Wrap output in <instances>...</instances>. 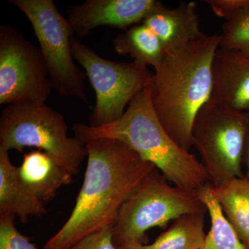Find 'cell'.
<instances>
[{"instance_id":"obj_1","label":"cell","mask_w":249,"mask_h":249,"mask_svg":"<svg viewBox=\"0 0 249 249\" xmlns=\"http://www.w3.org/2000/svg\"><path fill=\"white\" fill-rule=\"evenodd\" d=\"M85 147L88 165L76 204L44 249H69L103 228L114 227L124 201L157 168L119 141L95 139Z\"/></svg>"},{"instance_id":"obj_2","label":"cell","mask_w":249,"mask_h":249,"mask_svg":"<svg viewBox=\"0 0 249 249\" xmlns=\"http://www.w3.org/2000/svg\"><path fill=\"white\" fill-rule=\"evenodd\" d=\"M220 35H203L173 52L155 69L149 88L152 106L166 132L181 148L193 147L192 130L212 91V64Z\"/></svg>"},{"instance_id":"obj_3","label":"cell","mask_w":249,"mask_h":249,"mask_svg":"<svg viewBox=\"0 0 249 249\" xmlns=\"http://www.w3.org/2000/svg\"><path fill=\"white\" fill-rule=\"evenodd\" d=\"M73 130L85 145L98 139L124 142L178 188L198 192L210 183L201 161L181 148L162 125L152 106L149 87L136 95L117 121L99 127L78 123Z\"/></svg>"},{"instance_id":"obj_4","label":"cell","mask_w":249,"mask_h":249,"mask_svg":"<svg viewBox=\"0 0 249 249\" xmlns=\"http://www.w3.org/2000/svg\"><path fill=\"white\" fill-rule=\"evenodd\" d=\"M67 130L65 117L45 103L8 106L0 116V149L23 152L26 147H36L73 176L88 152L76 137H69Z\"/></svg>"},{"instance_id":"obj_5","label":"cell","mask_w":249,"mask_h":249,"mask_svg":"<svg viewBox=\"0 0 249 249\" xmlns=\"http://www.w3.org/2000/svg\"><path fill=\"white\" fill-rule=\"evenodd\" d=\"M208 212L199 191L170 186L157 168L141 181L119 211L113 227L114 245L139 242L145 245V232L152 228H165L183 214Z\"/></svg>"},{"instance_id":"obj_6","label":"cell","mask_w":249,"mask_h":249,"mask_svg":"<svg viewBox=\"0 0 249 249\" xmlns=\"http://www.w3.org/2000/svg\"><path fill=\"white\" fill-rule=\"evenodd\" d=\"M30 22L48 69L52 89L59 96L89 104L85 88L87 75L73 62L74 32L53 0H9Z\"/></svg>"},{"instance_id":"obj_7","label":"cell","mask_w":249,"mask_h":249,"mask_svg":"<svg viewBox=\"0 0 249 249\" xmlns=\"http://www.w3.org/2000/svg\"><path fill=\"white\" fill-rule=\"evenodd\" d=\"M248 122L247 112L230 110L210 101L198 112L192 142L213 188L231 178H243L242 163Z\"/></svg>"},{"instance_id":"obj_8","label":"cell","mask_w":249,"mask_h":249,"mask_svg":"<svg viewBox=\"0 0 249 249\" xmlns=\"http://www.w3.org/2000/svg\"><path fill=\"white\" fill-rule=\"evenodd\" d=\"M73 58L85 69L96 93L89 125L99 127L120 119L136 95L151 84L154 73L135 62L107 60L73 37Z\"/></svg>"},{"instance_id":"obj_9","label":"cell","mask_w":249,"mask_h":249,"mask_svg":"<svg viewBox=\"0 0 249 249\" xmlns=\"http://www.w3.org/2000/svg\"><path fill=\"white\" fill-rule=\"evenodd\" d=\"M52 85L40 48L20 31L0 27V105L45 103Z\"/></svg>"},{"instance_id":"obj_10","label":"cell","mask_w":249,"mask_h":249,"mask_svg":"<svg viewBox=\"0 0 249 249\" xmlns=\"http://www.w3.org/2000/svg\"><path fill=\"white\" fill-rule=\"evenodd\" d=\"M160 4L156 0H88L70 6L67 18L74 34L83 38L97 27L126 29L142 23Z\"/></svg>"},{"instance_id":"obj_11","label":"cell","mask_w":249,"mask_h":249,"mask_svg":"<svg viewBox=\"0 0 249 249\" xmlns=\"http://www.w3.org/2000/svg\"><path fill=\"white\" fill-rule=\"evenodd\" d=\"M212 91L209 101L226 109L249 111V58L219 48L212 64Z\"/></svg>"},{"instance_id":"obj_12","label":"cell","mask_w":249,"mask_h":249,"mask_svg":"<svg viewBox=\"0 0 249 249\" xmlns=\"http://www.w3.org/2000/svg\"><path fill=\"white\" fill-rule=\"evenodd\" d=\"M142 24L160 39L165 53L204 35L199 29L197 4L194 1L182 2L175 9L166 7L161 3Z\"/></svg>"},{"instance_id":"obj_13","label":"cell","mask_w":249,"mask_h":249,"mask_svg":"<svg viewBox=\"0 0 249 249\" xmlns=\"http://www.w3.org/2000/svg\"><path fill=\"white\" fill-rule=\"evenodd\" d=\"M18 175L26 189L44 204L53 199L62 186L71 183L73 177L52 156L40 150L24 155Z\"/></svg>"},{"instance_id":"obj_14","label":"cell","mask_w":249,"mask_h":249,"mask_svg":"<svg viewBox=\"0 0 249 249\" xmlns=\"http://www.w3.org/2000/svg\"><path fill=\"white\" fill-rule=\"evenodd\" d=\"M47 213L45 204L21 183L18 167L11 163L9 152L0 149V216H14L26 223L29 217H41Z\"/></svg>"},{"instance_id":"obj_15","label":"cell","mask_w":249,"mask_h":249,"mask_svg":"<svg viewBox=\"0 0 249 249\" xmlns=\"http://www.w3.org/2000/svg\"><path fill=\"white\" fill-rule=\"evenodd\" d=\"M213 194L224 215L246 247L249 245V178H231L217 188Z\"/></svg>"},{"instance_id":"obj_16","label":"cell","mask_w":249,"mask_h":249,"mask_svg":"<svg viewBox=\"0 0 249 249\" xmlns=\"http://www.w3.org/2000/svg\"><path fill=\"white\" fill-rule=\"evenodd\" d=\"M114 49L121 55H130L142 66L158 67L165 55L160 39L143 24L129 28L114 40Z\"/></svg>"},{"instance_id":"obj_17","label":"cell","mask_w":249,"mask_h":249,"mask_svg":"<svg viewBox=\"0 0 249 249\" xmlns=\"http://www.w3.org/2000/svg\"><path fill=\"white\" fill-rule=\"evenodd\" d=\"M205 214H183L144 249H201L206 240Z\"/></svg>"},{"instance_id":"obj_18","label":"cell","mask_w":249,"mask_h":249,"mask_svg":"<svg viewBox=\"0 0 249 249\" xmlns=\"http://www.w3.org/2000/svg\"><path fill=\"white\" fill-rule=\"evenodd\" d=\"M211 218V227L201 249H247L223 213L211 184L199 191Z\"/></svg>"},{"instance_id":"obj_19","label":"cell","mask_w":249,"mask_h":249,"mask_svg":"<svg viewBox=\"0 0 249 249\" xmlns=\"http://www.w3.org/2000/svg\"><path fill=\"white\" fill-rule=\"evenodd\" d=\"M219 48L236 51L249 58V9L223 24Z\"/></svg>"},{"instance_id":"obj_20","label":"cell","mask_w":249,"mask_h":249,"mask_svg":"<svg viewBox=\"0 0 249 249\" xmlns=\"http://www.w3.org/2000/svg\"><path fill=\"white\" fill-rule=\"evenodd\" d=\"M14 216H0V249H37L31 239L20 233Z\"/></svg>"},{"instance_id":"obj_21","label":"cell","mask_w":249,"mask_h":249,"mask_svg":"<svg viewBox=\"0 0 249 249\" xmlns=\"http://www.w3.org/2000/svg\"><path fill=\"white\" fill-rule=\"evenodd\" d=\"M69 249H117L113 240V227L103 228L87 236Z\"/></svg>"},{"instance_id":"obj_22","label":"cell","mask_w":249,"mask_h":249,"mask_svg":"<svg viewBox=\"0 0 249 249\" xmlns=\"http://www.w3.org/2000/svg\"><path fill=\"white\" fill-rule=\"evenodd\" d=\"M213 12L218 17L230 20L241 11L249 9V0H206Z\"/></svg>"},{"instance_id":"obj_23","label":"cell","mask_w":249,"mask_h":249,"mask_svg":"<svg viewBox=\"0 0 249 249\" xmlns=\"http://www.w3.org/2000/svg\"><path fill=\"white\" fill-rule=\"evenodd\" d=\"M248 114L249 122L247 129V137H246L245 150H244L243 160L247 166V178H249V111Z\"/></svg>"},{"instance_id":"obj_24","label":"cell","mask_w":249,"mask_h":249,"mask_svg":"<svg viewBox=\"0 0 249 249\" xmlns=\"http://www.w3.org/2000/svg\"><path fill=\"white\" fill-rule=\"evenodd\" d=\"M143 245L139 242H126L116 246L117 249H144Z\"/></svg>"},{"instance_id":"obj_25","label":"cell","mask_w":249,"mask_h":249,"mask_svg":"<svg viewBox=\"0 0 249 249\" xmlns=\"http://www.w3.org/2000/svg\"><path fill=\"white\" fill-rule=\"evenodd\" d=\"M247 249H249V245L248 246H247Z\"/></svg>"}]
</instances>
